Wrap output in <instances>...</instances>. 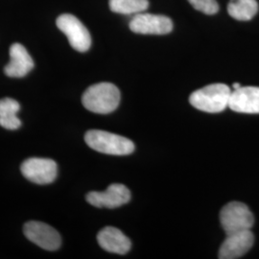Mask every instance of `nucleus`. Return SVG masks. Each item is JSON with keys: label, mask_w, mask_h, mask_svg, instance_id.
<instances>
[{"label": "nucleus", "mask_w": 259, "mask_h": 259, "mask_svg": "<svg viewBox=\"0 0 259 259\" xmlns=\"http://www.w3.org/2000/svg\"><path fill=\"white\" fill-rule=\"evenodd\" d=\"M120 92L111 83H95L83 94V107L99 114H108L117 109L120 103Z\"/></svg>", "instance_id": "obj_1"}, {"label": "nucleus", "mask_w": 259, "mask_h": 259, "mask_svg": "<svg viewBox=\"0 0 259 259\" xmlns=\"http://www.w3.org/2000/svg\"><path fill=\"white\" fill-rule=\"evenodd\" d=\"M254 236L250 230L227 234L223 242L218 257L220 259L240 258L252 247Z\"/></svg>", "instance_id": "obj_10"}, {"label": "nucleus", "mask_w": 259, "mask_h": 259, "mask_svg": "<svg viewBox=\"0 0 259 259\" xmlns=\"http://www.w3.org/2000/svg\"><path fill=\"white\" fill-rule=\"evenodd\" d=\"M20 110L18 101L12 98H3L0 100V126L5 129L14 131L21 126V121L17 116Z\"/></svg>", "instance_id": "obj_14"}, {"label": "nucleus", "mask_w": 259, "mask_h": 259, "mask_svg": "<svg viewBox=\"0 0 259 259\" xmlns=\"http://www.w3.org/2000/svg\"><path fill=\"white\" fill-rule=\"evenodd\" d=\"M10 62L5 66L4 72L11 78H22L33 69L34 61L26 48L20 44H14L10 47Z\"/></svg>", "instance_id": "obj_11"}, {"label": "nucleus", "mask_w": 259, "mask_h": 259, "mask_svg": "<svg viewBox=\"0 0 259 259\" xmlns=\"http://www.w3.org/2000/svg\"><path fill=\"white\" fill-rule=\"evenodd\" d=\"M88 203L99 208H116L129 203L131 192L124 185L113 184L105 191H93L85 197Z\"/></svg>", "instance_id": "obj_9"}, {"label": "nucleus", "mask_w": 259, "mask_h": 259, "mask_svg": "<svg viewBox=\"0 0 259 259\" xmlns=\"http://www.w3.org/2000/svg\"><path fill=\"white\" fill-rule=\"evenodd\" d=\"M232 88H233V91L238 90V89H240L241 84L239 83H234L232 84Z\"/></svg>", "instance_id": "obj_18"}, {"label": "nucleus", "mask_w": 259, "mask_h": 259, "mask_svg": "<svg viewBox=\"0 0 259 259\" xmlns=\"http://www.w3.org/2000/svg\"><path fill=\"white\" fill-rule=\"evenodd\" d=\"M193 8L205 15H214L219 11L216 0H188Z\"/></svg>", "instance_id": "obj_17"}, {"label": "nucleus", "mask_w": 259, "mask_h": 259, "mask_svg": "<svg viewBox=\"0 0 259 259\" xmlns=\"http://www.w3.org/2000/svg\"><path fill=\"white\" fill-rule=\"evenodd\" d=\"M97 241L103 250L117 254H126L132 246L129 238L120 230L113 227H106L100 231Z\"/></svg>", "instance_id": "obj_13"}, {"label": "nucleus", "mask_w": 259, "mask_h": 259, "mask_svg": "<svg viewBox=\"0 0 259 259\" xmlns=\"http://www.w3.org/2000/svg\"><path fill=\"white\" fill-rule=\"evenodd\" d=\"M257 11L258 3L256 0H231L228 5L229 15L240 21L250 20Z\"/></svg>", "instance_id": "obj_15"}, {"label": "nucleus", "mask_w": 259, "mask_h": 259, "mask_svg": "<svg viewBox=\"0 0 259 259\" xmlns=\"http://www.w3.org/2000/svg\"><path fill=\"white\" fill-rule=\"evenodd\" d=\"M24 235L34 244L47 250H58L62 239L59 232L46 223L30 221L23 227Z\"/></svg>", "instance_id": "obj_8"}, {"label": "nucleus", "mask_w": 259, "mask_h": 259, "mask_svg": "<svg viewBox=\"0 0 259 259\" xmlns=\"http://www.w3.org/2000/svg\"><path fill=\"white\" fill-rule=\"evenodd\" d=\"M232 91L225 83H212L191 93L189 102L199 111L217 113L229 107Z\"/></svg>", "instance_id": "obj_2"}, {"label": "nucleus", "mask_w": 259, "mask_h": 259, "mask_svg": "<svg viewBox=\"0 0 259 259\" xmlns=\"http://www.w3.org/2000/svg\"><path fill=\"white\" fill-rule=\"evenodd\" d=\"M22 175L28 181L37 185H49L58 175V166L53 159L44 157H30L20 167Z\"/></svg>", "instance_id": "obj_6"}, {"label": "nucleus", "mask_w": 259, "mask_h": 259, "mask_svg": "<svg viewBox=\"0 0 259 259\" xmlns=\"http://www.w3.org/2000/svg\"><path fill=\"white\" fill-rule=\"evenodd\" d=\"M220 222L227 234L250 230L254 224L253 214L240 202L226 204L220 212Z\"/></svg>", "instance_id": "obj_4"}, {"label": "nucleus", "mask_w": 259, "mask_h": 259, "mask_svg": "<svg viewBox=\"0 0 259 259\" xmlns=\"http://www.w3.org/2000/svg\"><path fill=\"white\" fill-rule=\"evenodd\" d=\"M59 28L65 36L72 48L79 52H87L92 47V37L89 30L73 15H61L56 21Z\"/></svg>", "instance_id": "obj_5"}, {"label": "nucleus", "mask_w": 259, "mask_h": 259, "mask_svg": "<svg viewBox=\"0 0 259 259\" xmlns=\"http://www.w3.org/2000/svg\"><path fill=\"white\" fill-rule=\"evenodd\" d=\"M229 108L241 113H259L258 87H241L232 92Z\"/></svg>", "instance_id": "obj_12"}, {"label": "nucleus", "mask_w": 259, "mask_h": 259, "mask_svg": "<svg viewBox=\"0 0 259 259\" xmlns=\"http://www.w3.org/2000/svg\"><path fill=\"white\" fill-rule=\"evenodd\" d=\"M130 29L142 35H165L173 30L172 20L165 16L139 13L130 21Z\"/></svg>", "instance_id": "obj_7"}, {"label": "nucleus", "mask_w": 259, "mask_h": 259, "mask_svg": "<svg viewBox=\"0 0 259 259\" xmlns=\"http://www.w3.org/2000/svg\"><path fill=\"white\" fill-rule=\"evenodd\" d=\"M84 140L93 150L111 156H127L135 151V144L132 140L100 130L87 132Z\"/></svg>", "instance_id": "obj_3"}, {"label": "nucleus", "mask_w": 259, "mask_h": 259, "mask_svg": "<svg viewBox=\"0 0 259 259\" xmlns=\"http://www.w3.org/2000/svg\"><path fill=\"white\" fill-rule=\"evenodd\" d=\"M110 9L122 15H137L146 11L148 0H109Z\"/></svg>", "instance_id": "obj_16"}]
</instances>
